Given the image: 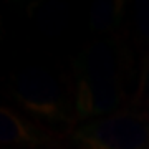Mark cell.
I'll use <instances>...</instances> for the list:
<instances>
[{
	"instance_id": "6",
	"label": "cell",
	"mask_w": 149,
	"mask_h": 149,
	"mask_svg": "<svg viewBox=\"0 0 149 149\" xmlns=\"http://www.w3.org/2000/svg\"><path fill=\"white\" fill-rule=\"evenodd\" d=\"M139 98L149 104V56L146 58L143 66V74H141V81H139Z\"/></svg>"
},
{
	"instance_id": "4",
	"label": "cell",
	"mask_w": 149,
	"mask_h": 149,
	"mask_svg": "<svg viewBox=\"0 0 149 149\" xmlns=\"http://www.w3.org/2000/svg\"><path fill=\"white\" fill-rule=\"evenodd\" d=\"M0 141L8 148L32 143V136L27 126L20 121V118L15 113H12L7 108H2L0 111Z\"/></svg>"
},
{
	"instance_id": "2",
	"label": "cell",
	"mask_w": 149,
	"mask_h": 149,
	"mask_svg": "<svg viewBox=\"0 0 149 149\" xmlns=\"http://www.w3.org/2000/svg\"><path fill=\"white\" fill-rule=\"evenodd\" d=\"M113 55L106 47L93 48L85 61V74L78 90V109L81 116L106 113L118 101V80Z\"/></svg>"
},
{
	"instance_id": "3",
	"label": "cell",
	"mask_w": 149,
	"mask_h": 149,
	"mask_svg": "<svg viewBox=\"0 0 149 149\" xmlns=\"http://www.w3.org/2000/svg\"><path fill=\"white\" fill-rule=\"evenodd\" d=\"M18 98L33 111L53 114L58 108V90L47 73L30 70L18 76L17 81Z\"/></svg>"
},
{
	"instance_id": "5",
	"label": "cell",
	"mask_w": 149,
	"mask_h": 149,
	"mask_svg": "<svg viewBox=\"0 0 149 149\" xmlns=\"http://www.w3.org/2000/svg\"><path fill=\"white\" fill-rule=\"evenodd\" d=\"M116 0H98L93 12V22L98 28H104L111 25L113 18L116 15Z\"/></svg>"
},
{
	"instance_id": "1",
	"label": "cell",
	"mask_w": 149,
	"mask_h": 149,
	"mask_svg": "<svg viewBox=\"0 0 149 149\" xmlns=\"http://www.w3.org/2000/svg\"><path fill=\"white\" fill-rule=\"evenodd\" d=\"M149 113L121 109L76 133L73 149H148Z\"/></svg>"
},
{
	"instance_id": "7",
	"label": "cell",
	"mask_w": 149,
	"mask_h": 149,
	"mask_svg": "<svg viewBox=\"0 0 149 149\" xmlns=\"http://www.w3.org/2000/svg\"><path fill=\"white\" fill-rule=\"evenodd\" d=\"M148 149H149V146H148Z\"/></svg>"
}]
</instances>
